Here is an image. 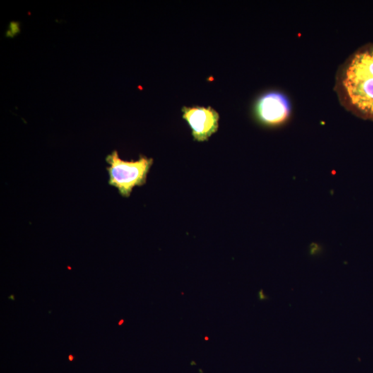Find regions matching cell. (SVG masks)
I'll return each instance as SVG.
<instances>
[{
  "instance_id": "6da1fadb",
  "label": "cell",
  "mask_w": 373,
  "mask_h": 373,
  "mask_svg": "<svg viewBox=\"0 0 373 373\" xmlns=\"http://www.w3.org/2000/svg\"><path fill=\"white\" fill-rule=\"evenodd\" d=\"M335 89L345 109L373 121V43L359 48L341 65Z\"/></svg>"
},
{
  "instance_id": "3957f363",
  "label": "cell",
  "mask_w": 373,
  "mask_h": 373,
  "mask_svg": "<svg viewBox=\"0 0 373 373\" xmlns=\"http://www.w3.org/2000/svg\"><path fill=\"white\" fill-rule=\"evenodd\" d=\"M290 105L287 97L280 92L264 93L256 101L255 115L262 124L276 126L283 124L290 114Z\"/></svg>"
},
{
  "instance_id": "277c9868",
  "label": "cell",
  "mask_w": 373,
  "mask_h": 373,
  "mask_svg": "<svg viewBox=\"0 0 373 373\" xmlns=\"http://www.w3.org/2000/svg\"><path fill=\"white\" fill-rule=\"evenodd\" d=\"M183 119L191 129V134L198 142L209 140L218 129L219 114L212 107H183Z\"/></svg>"
},
{
  "instance_id": "8992f818",
  "label": "cell",
  "mask_w": 373,
  "mask_h": 373,
  "mask_svg": "<svg viewBox=\"0 0 373 373\" xmlns=\"http://www.w3.org/2000/svg\"><path fill=\"white\" fill-rule=\"evenodd\" d=\"M123 323H124V320L121 319V321H120V322L119 323V326H121V325H122Z\"/></svg>"
},
{
  "instance_id": "5b68a950",
  "label": "cell",
  "mask_w": 373,
  "mask_h": 373,
  "mask_svg": "<svg viewBox=\"0 0 373 373\" xmlns=\"http://www.w3.org/2000/svg\"><path fill=\"white\" fill-rule=\"evenodd\" d=\"M73 359H74V357H73L72 355H68V360L70 361V362H73Z\"/></svg>"
},
{
  "instance_id": "7a4b0ae2",
  "label": "cell",
  "mask_w": 373,
  "mask_h": 373,
  "mask_svg": "<svg viewBox=\"0 0 373 373\" xmlns=\"http://www.w3.org/2000/svg\"><path fill=\"white\" fill-rule=\"evenodd\" d=\"M109 174V185L119 190L123 197L131 196L135 186H141L147 182V175L153 165L154 160L140 155L136 161H125L114 151L106 157Z\"/></svg>"
}]
</instances>
